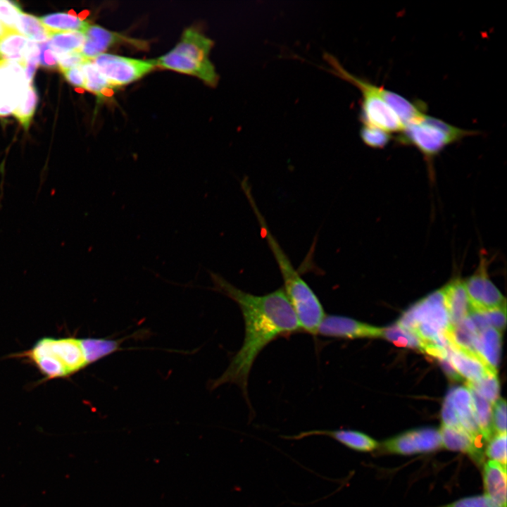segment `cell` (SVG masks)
Masks as SVG:
<instances>
[{"instance_id":"6da1fadb","label":"cell","mask_w":507,"mask_h":507,"mask_svg":"<svg viewBox=\"0 0 507 507\" xmlns=\"http://www.w3.org/2000/svg\"><path fill=\"white\" fill-rule=\"evenodd\" d=\"M214 289L233 300L244 321V339L225 371L211 382V389L223 384H237L249 403L248 381L253 364L261 351L279 337L301 330L296 315L284 289L263 295L244 292L221 275L209 271Z\"/></svg>"},{"instance_id":"7a4b0ae2","label":"cell","mask_w":507,"mask_h":507,"mask_svg":"<svg viewBox=\"0 0 507 507\" xmlns=\"http://www.w3.org/2000/svg\"><path fill=\"white\" fill-rule=\"evenodd\" d=\"M242 190L259 223L262 236L266 239L277 263L284 282L282 288L296 315L301 329L316 334L325 316L318 297L294 268L288 256L270 232L253 197L251 187L246 185Z\"/></svg>"},{"instance_id":"3957f363","label":"cell","mask_w":507,"mask_h":507,"mask_svg":"<svg viewBox=\"0 0 507 507\" xmlns=\"http://www.w3.org/2000/svg\"><path fill=\"white\" fill-rule=\"evenodd\" d=\"M330 72L356 87L362 95L360 118L363 125L374 126L389 133L400 132L404 126L384 101L389 89L354 76L332 56L325 54Z\"/></svg>"},{"instance_id":"277c9868","label":"cell","mask_w":507,"mask_h":507,"mask_svg":"<svg viewBox=\"0 0 507 507\" xmlns=\"http://www.w3.org/2000/svg\"><path fill=\"white\" fill-rule=\"evenodd\" d=\"M399 133L396 138L399 144L416 147L430 161L448 145L477 132L458 128L425 113Z\"/></svg>"},{"instance_id":"5b68a950","label":"cell","mask_w":507,"mask_h":507,"mask_svg":"<svg viewBox=\"0 0 507 507\" xmlns=\"http://www.w3.org/2000/svg\"><path fill=\"white\" fill-rule=\"evenodd\" d=\"M397 324L424 342H433L450 326L443 289L422 299L401 316Z\"/></svg>"},{"instance_id":"8992f818","label":"cell","mask_w":507,"mask_h":507,"mask_svg":"<svg viewBox=\"0 0 507 507\" xmlns=\"http://www.w3.org/2000/svg\"><path fill=\"white\" fill-rule=\"evenodd\" d=\"M91 60L113 87L134 82L156 67L155 60H141L107 53Z\"/></svg>"},{"instance_id":"52a82bcc","label":"cell","mask_w":507,"mask_h":507,"mask_svg":"<svg viewBox=\"0 0 507 507\" xmlns=\"http://www.w3.org/2000/svg\"><path fill=\"white\" fill-rule=\"evenodd\" d=\"M487 265V258H482L477 271L463 282L471 307L478 311L506 304L505 298L488 276Z\"/></svg>"},{"instance_id":"ba28073f","label":"cell","mask_w":507,"mask_h":507,"mask_svg":"<svg viewBox=\"0 0 507 507\" xmlns=\"http://www.w3.org/2000/svg\"><path fill=\"white\" fill-rule=\"evenodd\" d=\"M381 446L387 453L409 455L434 451L442 447V445L439 430L420 428L388 439Z\"/></svg>"},{"instance_id":"9c48e42d","label":"cell","mask_w":507,"mask_h":507,"mask_svg":"<svg viewBox=\"0 0 507 507\" xmlns=\"http://www.w3.org/2000/svg\"><path fill=\"white\" fill-rule=\"evenodd\" d=\"M25 68L19 63L0 60V115L13 112L25 95L29 83Z\"/></svg>"},{"instance_id":"30bf717a","label":"cell","mask_w":507,"mask_h":507,"mask_svg":"<svg viewBox=\"0 0 507 507\" xmlns=\"http://www.w3.org/2000/svg\"><path fill=\"white\" fill-rule=\"evenodd\" d=\"M317 334L344 339L379 337H382V328L346 316L327 315L321 322Z\"/></svg>"},{"instance_id":"8fae6325","label":"cell","mask_w":507,"mask_h":507,"mask_svg":"<svg viewBox=\"0 0 507 507\" xmlns=\"http://www.w3.org/2000/svg\"><path fill=\"white\" fill-rule=\"evenodd\" d=\"M155 62L156 66L197 77L211 86L215 85L218 81L214 65L210 60L198 61L171 50Z\"/></svg>"},{"instance_id":"7c38bea8","label":"cell","mask_w":507,"mask_h":507,"mask_svg":"<svg viewBox=\"0 0 507 507\" xmlns=\"http://www.w3.org/2000/svg\"><path fill=\"white\" fill-rule=\"evenodd\" d=\"M311 436L330 437L346 447L359 452H369L378 447L377 442L368 434L353 430H312L293 436H282L288 439H301Z\"/></svg>"},{"instance_id":"4fadbf2b","label":"cell","mask_w":507,"mask_h":507,"mask_svg":"<svg viewBox=\"0 0 507 507\" xmlns=\"http://www.w3.org/2000/svg\"><path fill=\"white\" fill-rule=\"evenodd\" d=\"M85 41L81 49V54L88 60L104 54L111 46L121 43L136 44L123 35L109 31L97 25H89L84 32Z\"/></svg>"},{"instance_id":"5bb4252c","label":"cell","mask_w":507,"mask_h":507,"mask_svg":"<svg viewBox=\"0 0 507 507\" xmlns=\"http://www.w3.org/2000/svg\"><path fill=\"white\" fill-rule=\"evenodd\" d=\"M18 356L31 361L47 379L68 376L67 369L51 351L48 337L39 339L32 349Z\"/></svg>"},{"instance_id":"9a60e30c","label":"cell","mask_w":507,"mask_h":507,"mask_svg":"<svg viewBox=\"0 0 507 507\" xmlns=\"http://www.w3.org/2000/svg\"><path fill=\"white\" fill-rule=\"evenodd\" d=\"M48 339L51 351L61 361L70 375L88 365L81 339L73 337H48Z\"/></svg>"},{"instance_id":"2e32d148","label":"cell","mask_w":507,"mask_h":507,"mask_svg":"<svg viewBox=\"0 0 507 507\" xmlns=\"http://www.w3.org/2000/svg\"><path fill=\"white\" fill-rule=\"evenodd\" d=\"M442 445L446 449L468 454L475 462L481 463L483 450L481 442L475 439L463 428L442 425L439 430Z\"/></svg>"},{"instance_id":"e0dca14e","label":"cell","mask_w":507,"mask_h":507,"mask_svg":"<svg viewBox=\"0 0 507 507\" xmlns=\"http://www.w3.org/2000/svg\"><path fill=\"white\" fill-rule=\"evenodd\" d=\"M448 359L460 376L465 378L468 382H477L489 371H493L479 357L458 348L452 343L448 349Z\"/></svg>"},{"instance_id":"ac0fdd59","label":"cell","mask_w":507,"mask_h":507,"mask_svg":"<svg viewBox=\"0 0 507 507\" xmlns=\"http://www.w3.org/2000/svg\"><path fill=\"white\" fill-rule=\"evenodd\" d=\"M442 289L450 325H458L472 308L464 283L460 279H455Z\"/></svg>"},{"instance_id":"d6986e66","label":"cell","mask_w":507,"mask_h":507,"mask_svg":"<svg viewBox=\"0 0 507 507\" xmlns=\"http://www.w3.org/2000/svg\"><path fill=\"white\" fill-rule=\"evenodd\" d=\"M451 399L461 427L475 439H482L476 422L470 393L466 387H458L449 390Z\"/></svg>"},{"instance_id":"ffe728a7","label":"cell","mask_w":507,"mask_h":507,"mask_svg":"<svg viewBox=\"0 0 507 507\" xmlns=\"http://www.w3.org/2000/svg\"><path fill=\"white\" fill-rule=\"evenodd\" d=\"M474 349L484 363L496 373L501 357V332L492 327L486 328L476 335Z\"/></svg>"},{"instance_id":"44dd1931","label":"cell","mask_w":507,"mask_h":507,"mask_svg":"<svg viewBox=\"0 0 507 507\" xmlns=\"http://www.w3.org/2000/svg\"><path fill=\"white\" fill-rule=\"evenodd\" d=\"M485 495L500 507H506V467L489 460L483 470Z\"/></svg>"},{"instance_id":"7402d4cb","label":"cell","mask_w":507,"mask_h":507,"mask_svg":"<svg viewBox=\"0 0 507 507\" xmlns=\"http://www.w3.org/2000/svg\"><path fill=\"white\" fill-rule=\"evenodd\" d=\"M213 42L197 30L187 29L173 51L201 61H208Z\"/></svg>"},{"instance_id":"603a6c76","label":"cell","mask_w":507,"mask_h":507,"mask_svg":"<svg viewBox=\"0 0 507 507\" xmlns=\"http://www.w3.org/2000/svg\"><path fill=\"white\" fill-rule=\"evenodd\" d=\"M28 39L15 30H9L0 38V60L26 66L25 52Z\"/></svg>"},{"instance_id":"cb8c5ba5","label":"cell","mask_w":507,"mask_h":507,"mask_svg":"<svg viewBox=\"0 0 507 507\" xmlns=\"http://www.w3.org/2000/svg\"><path fill=\"white\" fill-rule=\"evenodd\" d=\"M472 399L475 418L483 440L489 442L494 435L492 425V403L472 388L466 386Z\"/></svg>"},{"instance_id":"d4e9b609","label":"cell","mask_w":507,"mask_h":507,"mask_svg":"<svg viewBox=\"0 0 507 507\" xmlns=\"http://www.w3.org/2000/svg\"><path fill=\"white\" fill-rule=\"evenodd\" d=\"M42 25L51 33L59 32L77 31L84 33L90 25L89 22L82 20L77 16L68 13H54L39 18Z\"/></svg>"},{"instance_id":"484cf974","label":"cell","mask_w":507,"mask_h":507,"mask_svg":"<svg viewBox=\"0 0 507 507\" xmlns=\"http://www.w3.org/2000/svg\"><path fill=\"white\" fill-rule=\"evenodd\" d=\"M84 41V34L77 31L51 33L49 39L51 49L57 56L80 52Z\"/></svg>"},{"instance_id":"4316f807","label":"cell","mask_w":507,"mask_h":507,"mask_svg":"<svg viewBox=\"0 0 507 507\" xmlns=\"http://www.w3.org/2000/svg\"><path fill=\"white\" fill-rule=\"evenodd\" d=\"M15 30L33 42H44L50 37L49 32L39 18L23 11L18 15Z\"/></svg>"},{"instance_id":"83f0119b","label":"cell","mask_w":507,"mask_h":507,"mask_svg":"<svg viewBox=\"0 0 507 507\" xmlns=\"http://www.w3.org/2000/svg\"><path fill=\"white\" fill-rule=\"evenodd\" d=\"M85 77L84 89L99 98L106 95L113 87L101 75L92 60H87L82 65Z\"/></svg>"},{"instance_id":"f1b7e54d","label":"cell","mask_w":507,"mask_h":507,"mask_svg":"<svg viewBox=\"0 0 507 507\" xmlns=\"http://www.w3.org/2000/svg\"><path fill=\"white\" fill-rule=\"evenodd\" d=\"M382 337L399 346H404L423 351L424 342L414 332L403 328L397 323L382 329Z\"/></svg>"},{"instance_id":"f546056e","label":"cell","mask_w":507,"mask_h":507,"mask_svg":"<svg viewBox=\"0 0 507 507\" xmlns=\"http://www.w3.org/2000/svg\"><path fill=\"white\" fill-rule=\"evenodd\" d=\"M87 364L111 354L118 350V341L104 339L87 338L81 339Z\"/></svg>"},{"instance_id":"4dcf8cb0","label":"cell","mask_w":507,"mask_h":507,"mask_svg":"<svg viewBox=\"0 0 507 507\" xmlns=\"http://www.w3.org/2000/svg\"><path fill=\"white\" fill-rule=\"evenodd\" d=\"M38 101L37 91L32 82H31L20 102L13 112L14 117L25 130L29 127Z\"/></svg>"},{"instance_id":"1f68e13d","label":"cell","mask_w":507,"mask_h":507,"mask_svg":"<svg viewBox=\"0 0 507 507\" xmlns=\"http://www.w3.org/2000/svg\"><path fill=\"white\" fill-rule=\"evenodd\" d=\"M466 386L472 388L492 404L499 399L500 384L495 372L489 371L477 382H467Z\"/></svg>"},{"instance_id":"d6a6232c","label":"cell","mask_w":507,"mask_h":507,"mask_svg":"<svg viewBox=\"0 0 507 507\" xmlns=\"http://www.w3.org/2000/svg\"><path fill=\"white\" fill-rule=\"evenodd\" d=\"M360 136L365 145L375 149L384 148L392 139L391 133L380 128L366 125L361 127Z\"/></svg>"},{"instance_id":"836d02e7","label":"cell","mask_w":507,"mask_h":507,"mask_svg":"<svg viewBox=\"0 0 507 507\" xmlns=\"http://www.w3.org/2000/svg\"><path fill=\"white\" fill-rule=\"evenodd\" d=\"M488 442L485 455L491 461L506 467V434H495Z\"/></svg>"},{"instance_id":"e575fe53","label":"cell","mask_w":507,"mask_h":507,"mask_svg":"<svg viewBox=\"0 0 507 507\" xmlns=\"http://www.w3.org/2000/svg\"><path fill=\"white\" fill-rule=\"evenodd\" d=\"M20 6L14 1L0 0V20L8 30H15Z\"/></svg>"},{"instance_id":"d590c367","label":"cell","mask_w":507,"mask_h":507,"mask_svg":"<svg viewBox=\"0 0 507 507\" xmlns=\"http://www.w3.org/2000/svg\"><path fill=\"white\" fill-rule=\"evenodd\" d=\"M492 425L496 434H506V402L499 398L492 408Z\"/></svg>"},{"instance_id":"8d00e7d4","label":"cell","mask_w":507,"mask_h":507,"mask_svg":"<svg viewBox=\"0 0 507 507\" xmlns=\"http://www.w3.org/2000/svg\"><path fill=\"white\" fill-rule=\"evenodd\" d=\"M440 507H500L487 495H480L461 499Z\"/></svg>"},{"instance_id":"74e56055","label":"cell","mask_w":507,"mask_h":507,"mask_svg":"<svg viewBox=\"0 0 507 507\" xmlns=\"http://www.w3.org/2000/svg\"><path fill=\"white\" fill-rule=\"evenodd\" d=\"M487 321L489 327L499 332L504 330L506 325V305L486 311H481Z\"/></svg>"},{"instance_id":"f35d334b","label":"cell","mask_w":507,"mask_h":507,"mask_svg":"<svg viewBox=\"0 0 507 507\" xmlns=\"http://www.w3.org/2000/svg\"><path fill=\"white\" fill-rule=\"evenodd\" d=\"M441 416L443 425L456 428H462L456 412L452 404L449 392L447 393L444 401Z\"/></svg>"},{"instance_id":"ab89813d","label":"cell","mask_w":507,"mask_h":507,"mask_svg":"<svg viewBox=\"0 0 507 507\" xmlns=\"http://www.w3.org/2000/svg\"><path fill=\"white\" fill-rule=\"evenodd\" d=\"M38 46L39 48V63L47 68H58V56L51 49L49 40L38 43Z\"/></svg>"},{"instance_id":"60d3db41","label":"cell","mask_w":507,"mask_h":507,"mask_svg":"<svg viewBox=\"0 0 507 507\" xmlns=\"http://www.w3.org/2000/svg\"><path fill=\"white\" fill-rule=\"evenodd\" d=\"M58 56V68L61 72L81 66L87 60L80 52L63 54Z\"/></svg>"},{"instance_id":"b9f144b4","label":"cell","mask_w":507,"mask_h":507,"mask_svg":"<svg viewBox=\"0 0 507 507\" xmlns=\"http://www.w3.org/2000/svg\"><path fill=\"white\" fill-rule=\"evenodd\" d=\"M66 80L71 84L84 89L85 77L81 66L62 72Z\"/></svg>"},{"instance_id":"7bdbcfd3","label":"cell","mask_w":507,"mask_h":507,"mask_svg":"<svg viewBox=\"0 0 507 507\" xmlns=\"http://www.w3.org/2000/svg\"><path fill=\"white\" fill-rule=\"evenodd\" d=\"M446 376L453 381H461L462 377L453 368L448 358L437 359Z\"/></svg>"},{"instance_id":"ee69618b","label":"cell","mask_w":507,"mask_h":507,"mask_svg":"<svg viewBox=\"0 0 507 507\" xmlns=\"http://www.w3.org/2000/svg\"><path fill=\"white\" fill-rule=\"evenodd\" d=\"M9 30L7 29L0 20V38L5 35Z\"/></svg>"}]
</instances>
